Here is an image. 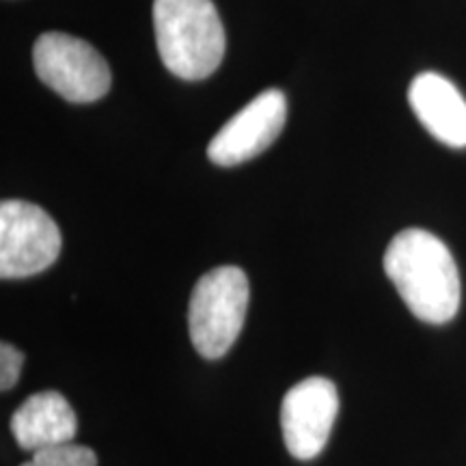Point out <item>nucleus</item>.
Wrapping results in <instances>:
<instances>
[{"instance_id":"9","label":"nucleus","mask_w":466,"mask_h":466,"mask_svg":"<svg viewBox=\"0 0 466 466\" xmlns=\"http://www.w3.org/2000/svg\"><path fill=\"white\" fill-rule=\"evenodd\" d=\"M78 417L69 401L56 391L35 393L11 417V434L28 453L74 442Z\"/></svg>"},{"instance_id":"7","label":"nucleus","mask_w":466,"mask_h":466,"mask_svg":"<svg viewBox=\"0 0 466 466\" xmlns=\"http://www.w3.org/2000/svg\"><path fill=\"white\" fill-rule=\"evenodd\" d=\"M288 100L283 91L268 89L231 116L208 145V158L218 167H238L270 147L285 127Z\"/></svg>"},{"instance_id":"4","label":"nucleus","mask_w":466,"mask_h":466,"mask_svg":"<svg viewBox=\"0 0 466 466\" xmlns=\"http://www.w3.org/2000/svg\"><path fill=\"white\" fill-rule=\"evenodd\" d=\"M33 66L46 86L74 104L102 100L113 83L100 52L67 33H44L33 46Z\"/></svg>"},{"instance_id":"11","label":"nucleus","mask_w":466,"mask_h":466,"mask_svg":"<svg viewBox=\"0 0 466 466\" xmlns=\"http://www.w3.org/2000/svg\"><path fill=\"white\" fill-rule=\"evenodd\" d=\"M22 367H25V354L14 343H0V389L3 391H9L17 382Z\"/></svg>"},{"instance_id":"1","label":"nucleus","mask_w":466,"mask_h":466,"mask_svg":"<svg viewBox=\"0 0 466 466\" xmlns=\"http://www.w3.org/2000/svg\"><path fill=\"white\" fill-rule=\"evenodd\" d=\"M384 272L412 316L428 324L456 318L462 299L460 272L447 244L425 229H404L384 253Z\"/></svg>"},{"instance_id":"6","label":"nucleus","mask_w":466,"mask_h":466,"mask_svg":"<svg viewBox=\"0 0 466 466\" xmlns=\"http://www.w3.org/2000/svg\"><path fill=\"white\" fill-rule=\"evenodd\" d=\"M337 412L339 395L329 378L311 376L294 384L281 404L283 441L291 456L311 460L322 453Z\"/></svg>"},{"instance_id":"3","label":"nucleus","mask_w":466,"mask_h":466,"mask_svg":"<svg viewBox=\"0 0 466 466\" xmlns=\"http://www.w3.org/2000/svg\"><path fill=\"white\" fill-rule=\"evenodd\" d=\"M248 279L242 268H214L197 281L188 302V333L203 359H220L240 335L248 309Z\"/></svg>"},{"instance_id":"5","label":"nucleus","mask_w":466,"mask_h":466,"mask_svg":"<svg viewBox=\"0 0 466 466\" xmlns=\"http://www.w3.org/2000/svg\"><path fill=\"white\" fill-rule=\"evenodd\" d=\"M61 229L46 209L28 201L0 203V277L26 279L55 264Z\"/></svg>"},{"instance_id":"8","label":"nucleus","mask_w":466,"mask_h":466,"mask_svg":"<svg viewBox=\"0 0 466 466\" xmlns=\"http://www.w3.org/2000/svg\"><path fill=\"white\" fill-rule=\"evenodd\" d=\"M412 113L436 141L466 147V100L451 80L436 72L419 74L408 89Z\"/></svg>"},{"instance_id":"10","label":"nucleus","mask_w":466,"mask_h":466,"mask_svg":"<svg viewBox=\"0 0 466 466\" xmlns=\"http://www.w3.org/2000/svg\"><path fill=\"white\" fill-rule=\"evenodd\" d=\"M20 466H97V456L89 447L67 442V445L35 451Z\"/></svg>"},{"instance_id":"2","label":"nucleus","mask_w":466,"mask_h":466,"mask_svg":"<svg viewBox=\"0 0 466 466\" xmlns=\"http://www.w3.org/2000/svg\"><path fill=\"white\" fill-rule=\"evenodd\" d=\"M154 33L165 67L182 80H203L225 56V28L212 0H154Z\"/></svg>"}]
</instances>
